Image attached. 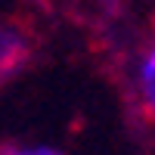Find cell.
Returning <instances> with one entry per match:
<instances>
[{
	"mask_svg": "<svg viewBox=\"0 0 155 155\" xmlns=\"http://www.w3.org/2000/svg\"><path fill=\"white\" fill-rule=\"evenodd\" d=\"M127 109L140 127H155V34L140 50V65L127 84Z\"/></svg>",
	"mask_w": 155,
	"mask_h": 155,
	"instance_id": "6da1fadb",
	"label": "cell"
},
{
	"mask_svg": "<svg viewBox=\"0 0 155 155\" xmlns=\"http://www.w3.org/2000/svg\"><path fill=\"white\" fill-rule=\"evenodd\" d=\"M34 59V31L25 22L0 25V87L9 84Z\"/></svg>",
	"mask_w": 155,
	"mask_h": 155,
	"instance_id": "7a4b0ae2",
	"label": "cell"
},
{
	"mask_svg": "<svg viewBox=\"0 0 155 155\" xmlns=\"http://www.w3.org/2000/svg\"><path fill=\"white\" fill-rule=\"evenodd\" d=\"M0 146H3V155H62V152L47 149V146H37V149H19L12 143H0Z\"/></svg>",
	"mask_w": 155,
	"mask_h": 155,
	"instance_id": "3957f363",
	"label": "cell"
}]
</instances>
